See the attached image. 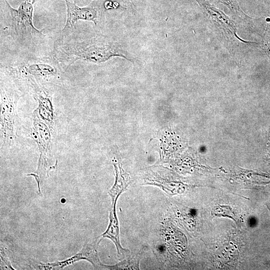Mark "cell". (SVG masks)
Returning <instances> with one entry per match:
<instances>
[{
  "label": "cell",
  "instance_id": "cell-1",
  "mask_svg": "<svg viewBox=\"0 0 270 270\" xmlns=\"http://www.w3.org/2000/svg\"><path fill=\"white\" fill-rule=\"evenodd\" d=\"M54 48L56 60L66 66L78 60L100 63L114 56L132 61L130 55L116 43L98 36L82 40L62 41L55 45Z\"/></svg>",
  "mask_w": 270,
  "mask_h": 270
},
{
  "label": "cell",
  "instance_id": "cell-2",
  "mask_svg": "<svg viewBox=\"0 0 270 270\" xmlns=\"http://www.w3.org/2000/svg\"><path fill=\"white\" fill-rule=\"evenodd\" d=\"M52 130L46 123L33 115L30 136L36 142L39 156L36 172L27 176H33L35 178L38 193L41 192V186L43 181L48 176L49 172L58 166L51 164L53 146Z\"/></svg>",
  "mask_w": 270,
  "mask_h": 270
},
{
  "label": "cell",
  "instance_id": "cell-3",
  "mask_svg": "<svg viewBox=\"0 0 270 270\" xmlns=\"http://www.w3.org/2000/svg\"><path fill=\"white\" fill-rule=\"evenodd\" d=\"M22 96L12 89L0 88V146H10L18 139L17 102Z\"/></svg>",
  "mask_w": 270,
  "mask_h": 270
},
{
  "label": "cell",
  "instance_id": "cell-4",
  "mask_svg": "<svg viewBox=\"0 0 270 270\" xmlns=\"http://www.w3.org/2000/svg\"><path fill=\"white\" fill-rule=\"evenodd\" d=\"M30 0L22 2L18 8H14L4 0V6L8 14L10 32L20 40L43 35L34 25L33 4Z\"/></svg>",
  "mask_w": 270,
  "mask_h": 270
},
{
  "label": "cell",
  "instance_id": "cell-5",
  "mask_svg": "<svg viewBox=\"0 0 270 270\" xmlns=\"http://www.w3.org/2000/svg\"><path fill=\"white\" fill-rule=\"evenodd\" d=\"M101 237L97 238L92 242H86L80 251L74 256L62 261L50 263L40 262L38 265L40 270H60L80 260H86L90 262L95 269L108 270V266L102 264L98 254V246L102 240Z\"/></svg>",
  "mask_w": 270,
  "mask_h": 270
},
{
  "label": "cell",
  "instance_id": "cell-6",
  "mask_svg": "<svg viewBox=\"0 0 270 270\" xmlns=\"http://www.w3.org/2000/svg\"><path fill=\"white\" fill-rule=\"evenodd\" d=\"M16 74L28 80H46L58 77L60 74L57 66L52 62L36 60L28 62L16 68Z\"/></svg>",
  "mask_w": 270,
  "mask_h": 270
},
{
  "label": "cell",
  "instance_id": "cell-7",
  "mask_svg": "<svg viewBox=\"0 0 270 270\" xmlns=\"http://www.w3.org/2000/svg\"><path fill=\"white\" fill-rule=\"evenodd\" d=\"M28 82L33 90L34 98L38 104L33 115L46 123L52 130L55 122V115L50 94L46 91V88L35 80H29Z\"/></svg>",
  "mask_w": 270,
  "mask_h": 270
},
{
  "label": "cell",
  "instance_id": "cell-8",
  "mask_svg": "<svg viewBox=\"0 0 270 270\" xmlns=\"http://www.w3.org/2000/svg\"><path fill=\"white\" fill-rule=\"evenodd\" d=\"M67 8V17L63 31L74 27L79 20L92 21L96 24L98 18V11L94 2L84 7H80L74 2L64 0Z\"/></svg>",
  "mask_w": 270,
  "mask_h": 270
},
{
  "label": "cell",
  "instance_id": "cell-9",
  "mask_svg": "<svg viewBox=\"0 0 270 270\" xmlns=\"http://www.w3.org/2000/svg\"><path fill=\"white\" fill-rule=\"evenodd\" d=\"M204 12L209 16L213 22L229 38L240 39L236 35V26L232 20L222 11L206 0H195Z\"/></svg>",
  "mask_w": 270,
  "mask_h": 270
},
{
  "label": "cell",
  "instance_id": "cell-10",
  "mask_svg": "<svg viewBox=\"0 0 270 270\" xmlns=\"http://www.w3.org/2000/svg\"><path fill=\"white\" fill-rule=\"evenodd\" d=\"M102 239H110L116 246L118 254L120 258L126 256L130 251L123 248L120 243V228L118 218L116 212V206H112L110 211L109 224L106 230L100 236Z\"/></svg>",
  "mask_w": 270,
  "mask_h": 270
},
{
  "label": "cell",
  "instance_id": "cell-11",
  "mask_svg": "<svg viewBox=\"0 0 270 270\" xmlns=\"http://www.w3.org/2000/svg\"><path fill=\"white\" fill-rule=\"evenodd\" d=\"M112 164L115 170V182L108 194L111 197L112 206H116V202L120 194L126 190L130 182V177L124 172L121 164L113 160Z\"/></svg>",
  "mask_w": 270,
  "mask_h": 270
},
{
  "label": "cell",
  "instance_id": "cell-12",
  "mask_svg": "<svg viewBox=\"0 0 270 270\" xmlns=\"http://www.w3.org/2000/svg\"><path fill=\"white\" fill-rule=\"evenodd\" d=\"M144 251L142 248L139 252L133 254L130 252L125 258L115 265L108 266V270H139V263Z\"/></svg>",
  "mask_w": 270,
  "mask_h": 270
},
{
  "label": "cell",
  "instance_id": "cell-13",
  "mask_svg": "<svg viewBox=\"0 0 270 270\" xmlns=\"http://www.w3.org/2000/svg\"><path fill=\"white\" fill-rule=\"evenodd\" d=\"M226 6L229 10L237 14L242 17H248L246 14L243 12L237 2L236 0H216Z\"/></svg>",
  "mask_w": 270,
  "mask_h": 270
},
{
  "label": "cell",
  "instance_id": "cell-14",
  "mask_svg": "<svg viewBox=\"0 0 270 270\" xmlns=\"http://www.w3.org/2000/svg\"><path fill=\"white\" fill-rule=\"evenodd\" d=\"M0 258L1 261H2V267L4 266L6 268L14 270L12 266H11L10 262L6 256V254L4 251H2V250H0Z\"/></svg>",
  "mask_w": 270,
  "mask_h": 270
},
{
  "label": "cell",
  "instance_id": "cell-15",
  "mask_svg": "<svg viewBox=\"0 0 270 270\" xmlns=\"http://www.w3.org/2000/svg\"><path fill=\"white\" fill-rule=\"evenodd\" d=\"M266 43H267V49L268 52L270 53V28L268 30V34L266 35Z\"/></svg>",
  "mask_w": 270,
  "mask_h": 270
},
{
  "label": "cell",
  "instance_id": "cell-16",
  "mask_svg": "<svg viewBox=\"0 0 270 270\" xmlns=\"http://www.w3.org/2000/svg\"><path fill=\"white\" fill-rule=\"evenodd\" d=\"M267 148L268 150V160L270 161V132L268 134V139L267 144Z\"/></svg>",
  "mask_w": 270,
  "mask_h": 270
},
{
  "label": "cell",
  "instance_id": "cell-17",
  "mask_svg": "<svg viewBox=\"0 0 270 270\" xmlns=\"http://www.w3.org/2000/svg\"><path fill=\"white\" fill-rule=\"evenodd\" d=\"M126 4H130V0H121Z\"/></svg>",
  "mask_w": 270,
  "mask_h": 270
},
{
  "label": "cell",
  "instance_id": "cell-18",
  "mask_svg": "<svg viewBox=\"0 0 270 270\" xmlns=\"http://www.w3.org/2000/svg\"><path fill=\"white\" fill-rule=\"evenodd\" d=\"M68 0V1H70V2H72H72H76L78 0Z\"/></svg>",
  "mask_w": 270,
  "mask_h": 270
}]
</instances>
